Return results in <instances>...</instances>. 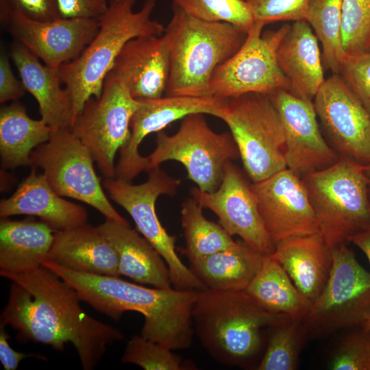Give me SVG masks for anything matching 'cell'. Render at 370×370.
Masks as SVG:
<instances>
[{"instance_id": "obj_1", "label": "cell", "mask_w": 370, "mask_h": 370, "mask_svg": "<svg viewBox=\"0 0 370 370\" xmlns=\"http://www.w3.org/2000/svg\"><path fill=\"white\" fill-rule=\"evenodd\" d=\"M11 281L8 299L0 324L10 325L19 340L32 341L64 352L73 345L84 370L94 369L107 347L122 341L123 334L86 313L77 292L49 269L31 271H0Z\"/></svg>"}, {"instance_id": "obj_2", "label": "cell", "mask_w": 370, "mask_h": 370, "mask_svg": "<svg viewBox=\"0 0 370 370\" xmlns=\"http://www.w3.org/2000/svg\"><path fill=\"white\" fill-rule=\"evenodd\" d=\"M42 265L75 289L82 301L113 320L127 311L142 314L143 337L173 350L190 347L195 334L192 310L198 291L149 288L119 277L72 271L48 260Z\"/></svg>"}, {"instance_id": "obj_3", "label": "cell", "mask_w": 370, "mask_h": 370, "mask_svg": "<svg viewBox=\"0 0 370 370\" xmlns=\"http://www.w3.org/2000/svg\"><path fill=\"white\" fill-rule=\"evenodd\" d=\"M291 319L265 309L246 290L199 291L192 310L195 334L210 356L245 369H256L263 330Z\"/></svg>"}, {"instance_id": "obj_4", "label": "cell", "mask_w": 370, "mask_h": 370, "mask_svg": "<svg viewBox=\"0 0 370 370\" xmlns=\"http://www.w3.org/2000/svg\"><path fill=\"white\" fill-rule=\"evenodd\" d=\"M158 1L145 0L141 8L134 11L136 0H109L93 39L77 58L59 68L62 82L72 99L73 121L90 97H99L107 75L130 40L163 34L165 27L151 18Z\"/></svg>"}, {"instance_id": "obj_5", "label": "cell", "mask_w": 370, "mask_h": 370, "mask_svg": "<svg viewBox=\"0 0 370 370\" xmlns=\"http://www.w3.org/2000/svg\"><path fill=\"white\" fill-rule=\"evenodd\" d=\"M165 27L170 56L168 95L209 97L212 76L244 42L247 32L226 22L194 18L172 6Z\"/></svg>"}, {"instance_id": "obj_6", "label": "cell", "mask_w": 370, "mask_h": 370, "mask_svg": "<svg viewBox=\"0 0 370 370\" xmlns=\"http://www.w3.org/2000/svg\"><path fill=\"white\" fill-rule=\"evenodd\" d=\"M319 234L332 248L370 227V179L365 166L345 157L301 177Z\"/></svg>"}, {"instance_id": "obj_7", "label": "cell", "mask_w": 370, "mask_h": 370, "mask_svg": "<svg viewBox=\"0 0 370 370\" xmlns=\"http://www.w3.org/2000/svg\"><path fill=\"white\" fill-rule=\"evenodd\" d=\"M217 117L229 127L252 182L287 168L283 127L268 94L248 93L224 99Z\"/></svg>"}, {"instance_id": "obj_8", "label": "cell", "mask_w": 370, "mask_h": 370, "mask_svg": "<svg viewBox=\"0 0 370 370\" xmlns=\"http://www.w3.org/2000/svg\"><path fill=\"white\" fill-rule=\"evenodd\" d=\"M181 180L169 175L159 167L149 171L148 180L139 184L119 178L105 179L103 187L111 199L131 216L136 229L150 243L167 264L173 288L201 291L203 282L181 260L175 250V237L160 223L156 202L161 195H174Z\"/></svg>"}, {"instance_id": "obj_9", "label": "cell", "mask_w": 370, "mask_h": 370, "mask_svg": "<svg viewBox=\"0 0 370 370\" xmlns=\"http://www.w3.org/2000/svg\"><path fill=\"white\" fill-rule=\"evenodd\" d=\"M155 149L147 158L146 171L159 167L167 160L184 165L189 180L206 192L220 186L225 164L239 158L236 143L228 132L217 133L204 114H192L183 119L173 135L158 132Z\"/></svg>"}, {"instance_id": "obj_10", "label": "cell", "mask_w": 370, "mask_h": 370, "mask_svg": "<svg viewBox=\"0 0 370 370\" xmlns=\"http://www.w3.org/2000/svg\"><path fill=\"white\" fill-rule=\"evenodd\" d=\"M30 157L32 168L42 170L59 195L90 206L106 219L128 225L104 193L90 151L70 128L53 129L49 139L34 149Z\"/></svg>"}, {"instance_id": "obj_11", "label": "cell", "mask_w": 370, "mask_h": 370, "mask_svg": "<svg viewBox=\"0 0 370 370\" xmlns=\"http://www.w3.org/2000/svg\"><path fill=\"white\" fill-rule=\"evenodd\" d=\"M331 251L330 277L304 320L308 339L361 325L370 316V272L345 243L334 245Z\"/></svg>"}, {"instance_id": "obj_12", "label": "cell", "mask_w": 370, "mask_h": 370, "mask_svg": "<svg viewBox=\"0 0 370 370\" xmlns=\"http://www.w3.org/2000/svg\"><path fill=\"white\" fill-rule=\"evenodd\" d=\"M140 104L110 71L99 97H90L73 122L71 132L88 147L106 179L116 177V153L128 143L131 119Z\"/></svg>"}, {"instance_id": "obj_13", "label": "cell", "mask_w": 370, "mask_h": 370, "mask_svg": "<svg viewBox=\"0 0 370 370\" xmlns=\"http://www.w3.org/2000/svg\"><path fill=\"white\" fill-rule=\"evenodd\" d=\"M291 25L262 33L264 25L255 22L240 49L214 72L210 96L227 99L248 93L270 94L289 90L288 80L277 59L278 47Z\"/></svg>"}, {"instance_id": "obj_14", "label": "cell", "mask_w": 370, "mask_h": 370, "mask_svg": "<svg viewBox=\"0 0 370 370\" xmlns=\"http://www.w3.org/2000/svg\"><path fill=\"white\" fill-rule=\"evenodd\" d=\"M313 103L329 145L340 156L370 162V114L338 73L325 79Z\"/></svg>"}, {"instance_id": "obj_15", "label": "cell", "mask_w": 370, "mask_h": 370, "mask_svg": "<svg viewBox=\"0 0 370 370\" xmlns=\"http://www.w3.org/2000/svg\"><path fill=\"white\" fill-rule=\"evenodd\" d=\"M190 193L203 208L217 216L219 224L230 235L238 236L262 255L273 253L275 246L264 226L251 184L232 161L225 164L222 182L216 190L193 188Z\"/></svg>"}, {"instance_id": "obj_16", "label": "cell", "mask_w": 370, "mask_h": 370, "mask_svg": "<svg viewBox=\"0 0 370 370\" xmlns=\"http://www.w3.org/2000/svg\"><path fill=\"white\" fill-rule=\"evenodd\" d=\"M269 95L283 127L288 169L302 177L340 159L323 135L312 100L300 98L286 89Z\"/></svg>"}, {"instance_id": "obj_17", "label": "cell", "mask_w": 370, "mask_h": 370, "mask_svg": "<svg viewBox=\"0 0 370 370\" xmlns=\"http://www.w3.org/2000/svg\"><path fill=\"white\" fill-rule=\"evenodd\" d=\"M260 214L275 246L289 238L319 234L302 178L288 168L251 184Z\"/></svg>"}, {"instance_id": "obj_18", "label": "cell", "mask_w": 370, "mask_h": 370, "mask_svg": "<svg viewBox=\"0 0 370 370\" xmlns=\"http://www.w3.org/2000/svg\"><path fill=\"white\" fill-rule=\"evenodd\" d=\"M17 42L47 66L59 69L77 58L97 34L99 19L32 20L19 12L1 22Z\"/></svg>"}, {"instance_id": "obj_19", "label": "cell", "mask_w": 370, "mask_h": 370, "mask_svg": "<svg viewBox=\"0 0 370 370\" xmlns=\"http://www.w3.org/2000/svg\"><path fill=\"white\" fill-rule=\"evenodd\" d=\"M224 99L209 97L168 95L140 100L141 104L130 122L131 134L119 152L116 178L131 182L146 171L147 158L140 155L138 147L149 134L162 131L171 123L192 114L217 116Z\"/></svg>"}, {"instance_id": "obj_20", "label": "cell", "mask_w": 370, "mask_h": 370, "mask_svg": "<svg viewBox=\"0 0 370 370\" xmlns=\"http://www.w3.org/2000/svg\"><path fill=\"white\" fill-rule=\"evenodd\" d=\"M170 67L169 48L162 34L130 40L110 71L121 79L134 99L147 100L166 92Z\"/></svg>"}, {"instance_id": "obj_21", "label": "cell", "mask_w": 370, "mask_h": 370, "mask_svg": "<svg viewBox=\"0 0 370 370\" xmlns=\"http://www.w3.org/2000/svg\"><path fill=\"white\" fill-rule=\"evenodd\" d=\"M32 169L16 191L1 201V217L19 214L36 217L55 231L70 230L86 223V209L59 195L43 173Z\"/></svg>"}, {"instance_id": "obj_22", "label": "cell", "mask_w": 370, "mask_h": 370, "mask_svg": "<svg viewBox=\"0 0 370 370\" xmlns=\"http://www.w3.org/2000/svg\"><path fill=\"white\" fill-rule=\"evenodd\" d=\"M46 260L75 271L120 276L115 249L98 226L87 223L55 231Z\"/></svg>"}, {"instance_id": "obj_23", "label": "cell", "mask_w": 370, "mask_h": 370, "mask_svg": "<svg viewBox=\"0 0 370 370\" xmlns=\"http://www.w3.org/2000/svg\"><path fill=\"white\" fill-rule=\"evenodd\" d=\"M277 59L289 82V91L300 98L312 100L325 81L319 42L309 23L293 22L282 39Z\"/></svg>"}, {"instance_id": "obj_24", "label": "cell", "mask_w": 370, "mask_h": 370, "mask_svg": "<svg viewBox=\"0 0 370 370\" xmlns=\"http://www.w3.org/2000/svg\"><path fill=\"white\" fill-rule=\"evenodd\" d=\"M11 58L26 91L38 103L41 119L54 129L71 128L73 121L71 97L62 84L59 69L41 64L21 44L14 41Z\"/></svg>"}, {"instance_id": "obj_25", "label": "cell", "mask_w": 370, "mask_h": 370, "mask_svg": "<svg viewBox=\"0 0 370 370\" xmlns=\"http://www.w3.org/2000/svg\"><path fill=\"white\" fill-rule=\"evenodd\" d=\"M271 256L304 296L312 302L319 297L332 266L331 248L319 233L284 240Z\"/></svg>"}, {"instance_id": "obj_26", "label": "cell", "mask_w": 370, "mask_h": 370, "mask_svg": "<svg viewBox=\"0 0 370 370\" xmlns=\"http://www.w3.org/2000/svg\"><path fill=\"white\" fill-rule=\"evenodd\" d=\"M98 227L117 253L119 275L156 288L172 287L164 260L150 243L130 228L129 224L106 219Z\"/></svg>"}, {"instance_id": "obj_27", "label": "cell", "mask_w": 370, "mask_h": 370, "mask_svg": "<svg viewBox=\"0 0 370 370\" xmlns=\"http://www.w3.org/2000/svg\"><path fill=\"white\" fill-rule=\"evenodd\" d=\"M55 230L32 218L0 221V271L21 273L34 270L46 260Z\"/></svg>"}, {"instance_id": "obj_28", "label": "cell", "mask_w": 370, "mask_h": 370, "mask_svg": "<svg viewBox=\"0 0 370 370\" xmlns=\"http://www.w3.org/2000/svg\"><path fill=\"white\" fill-rule=\"evenodd\" d=\"M264 256L240 240L230 249L189 261L190 269L208 289L245 290L260 269Z\"/></svg>"}, {"instance_id": "obj_29", "label": "cell", "mask_w": 370, "mask_h": 370, "mask_svg": "<svg viewBox=\"0 0 370 370\" xmlns=\"http://www.w3.org/2000/svg\"><path fill=\"white\" fill-rule=\"evenodd\" d=\"M54 128L42 119L35 120L16 101L0 110V156L2 167L15 169L31 165V153L46 143Z\"/></svg>"}, {"instance_id": "obj_30", "label": "cell", "mask_w": 370, "mask_h": 370, "mask_svg": "<svg viewBox=\"0 0 370 370\" xmlns=\"http://www.w3.org/2000/svg\"><path fill=\"white\" fill-rule=\"evenodd\" d=\"M245 290L265 309L294 319L304 320L312 305L271 255L264 256L260 269Z\"/></svg>"}, {"instance_id": "obj_31", "label": "cell", "mask_w": 370, "mask_h": 370, "mask_svg": "<svg viewBox=\"0 0 370 370\" xmlns=\"http://www.w3.org/2000/svg\"><path fill=\"white\" fill-rule=\"evenodd\" d=\"M193 197L182 205L181 222L186 242L183 252L189 261L234 247L236 244L220 224L208 220Z\"/></svg>"}, {"instance_id": "obj_32", "label": "cell", "mask_w": 370, "mask_h": 370, "mask_svg": "<svg viewBox=\"0 0 370 370\" xmlns=\"http://www.w3.org/2000/svg\"><path fill=\"white\" fill-rule=\"evenodd\" d=\"M343 0H311L306 21L321 45L325 70L338 73L345 56L342 42Z\"/></svg>"}, {"instance_id": "obj_33", "label": "cell", "mask_w": 370, "mask_h": 370, "mask_svg": "<svg viewBox=\"0 0 370 370\" xmlns=\"http://www.w3.org/2000/svg\"><path fill=\"white\" fill-rule=\"evenodd\" d=\"M269 329L267 343L256 369H296L302 347L308 339L304 320L291 319Z\"/></svg>"}, {"instance_id": "obj_34", "label": "cell", "mask_w": 370, "mask_h": 370, "mask_svg": "<svg viewBox=\"0 0 370 370\" xmlns=\"http://www.w3.org/2000/svg\"><path fill=\"white\" fill-rule=\"evenodd\" d=\"M172 6L206 21L226 22L246 32L255 23L246 0H171Z\"/></svg>"}, {"instance_id": "obj_35", "label": "cell", "mask_w": 370, "mask_h": 370, "mask_svg": "<svg viewBox=\"0 0 370 370\" xmlns=\"http://www.w3.org/2000/svg\"><path fill=\"white\" fill-rule=\"evenodd\" d=\"M174 350L147 339L134 335L127 343L121 357L123 363L134 364L145 370L196 369L193 362L185 360Z\"/></svg>"}, {"instance_id": "obj_36", "label": "cell", "mask_w": 370, "mask_h": 370, "mask_svg": "<svg viewBox=\"0 0 370 370\" xmlns=\"http://www.w3.org/2000/svg\"><path fill=\"white\" fill-rule=\"evenodd\" d=\"M341 34L345 55L369 51L370 0H343Z\"/></svg>"}, {"instance_id": "obj_37", "label": "cell", "mask_w": 370, "mask_h": 370, "mask_svg": "<svg viewBox=\"0 0 370 370\" xmlns=\"http://www.w3.org/2000/svg\"><path fill=\"white\" fill-rule=\"evenodd\" d=\"M331 370H370V329L359 325L342 336L331 352Z\"/></svg>"}, {"instance_id": "obj_38", "label": "cell", "mask_w": 370, "mask_h": 370, "mask_svg": "<svg viewBox=\"0 0 370 370\" xmlns=\"http://www.w3.org/2000/svg\"><path fill=\"white\" fill-rule=\"evenodd\" d=\"M255 22L266 25L277 21H306L311 0H246Z\"/></svg>"}, {"instance_id": "obj_39", "label": "cell", "mask_w": 370, "mask_h": 370, "mask_svg": "<svg viewBox=\"0 0 370 370\" xmlns=\"http://www.w3.org/2000/svg\"><path fill=\"white\" fill-rule=\"evenodd\" d=\"M338 74L370 114V51L345 55Z\"/></svg>"}, {"instance_id": "obj_40", "label": "cell", "mask_w": 370, "mask_h": 370, "mask_svg": "<svg viewBox=\"0 0 370 370\" xmlns=\"http://www.w3.org/2000/svg\"><path fill=\"white\" fill-rule=\"evenodd\" d=\"M16 12L34 21L61 18L57 0H0L1 22Z\"/></svg>"}, {"instance_id": "obj_41", "label": "cell", "mask_w": 370, "mask_h": 370, "mask_svg": "<svg viewBox=\"0 0 370 370\" xmlns=\"http://www.w3.org/2000/svg\"><path fill=\"white\" fill-rule=\"evenodd\" d=\"M61 18L99 19L108 10L109 0H57Z\"/></svg>"}, {"instance_id": "obj_42", "label": "cell", "mask_w": 370, "mask_h": 370, "mask_svg": "<svg viewBox=\"0 0 370 370\" xmlns=\"http://www.w3.org/2000/svg\"><path fill=\"white\" fill-rule=\"evenodd\" d=\"M21 81L14 75L9 58L4 52L0 56V102L16 101L25 93Z\"/></svg>"}, {"instance_id": "obj_43", "label": "cell", "mask_w": 370, "mask_h": 370, "mask_svg": "<svg viewBox=\"0 0 370 370\" xmlns=\"http://www.w3.org/2000/svg\"><path fill=\"white\" fill-rule=\"evenodd\" d=\"M4 325L0 324V361L5 370L17 369L20 362L25 358H36L47 360V358L36 353H21L13 349L9 343V334Z\"/></svg>"}, {"instance_id": "obj_44", "label": "cell", "mask_w": 370, "mask_h": 370, "mask_svg": "<svg viewBox=\"0 0 370 370\" xmlns=\"http://www.w3.org/2000/svg\"><path fill=\"white\" fill-rule=\"evenodd\" d=\"M347 241L362 250L370 262V227L350 236Z\"/></svg>"}, {"instance_id": "obj_45", "label": "cell", "mask_w": 370, "mask_h": 370, "mask_svg": "<svg viewBox=\"0 0 370 370\" xmlns=\"http://www.w3.org/2000/svg\"><path fill=\"white\" fill-rule=\"evenodd\" d=\"M365 173L367 177L370 179V162L365 166Z\"/></svg>"}, {"instance_id": "obj_46", "label": "cell", "mask_w": 370, "mask_h": 370, "mask_svg": "<svg viewBox=\"0 0 370 370\" xmlns=\"http://www.w3.org/2000/svg\"><path fill=\"white\" fill-rule=\"evenodd\" d=\"M362 324H364L365 325H366L367 328L370 329V316L369 317L367 320Z\"/></svg>"}, {"instance_id": "obj_47", "label": "cell", "mask_w": 370, "mask_h": 370, "mask_svg": "<svg viewBox=\"0 0 370 370\" xmlns=\"http://www.w3.org/2000/svg\"><path fill=\"white\" fill-rule=\"evenodd\" d=\"M369 198H370V186H369Z\"/></svg>"}, {"instance_id": "obj_48", "label": "cell", "mask_w": 370, "mask_h": 370, "mask_svg": "<svg viewBox=\"0 0 370 370\" xmlns=\"http://www.w3.org/2000/svg\"><path fill=\"white\" fill-rule=\"evenodd\" d=\"M369 51H370V48H369Z\"/></svg>"}]
</instances>
